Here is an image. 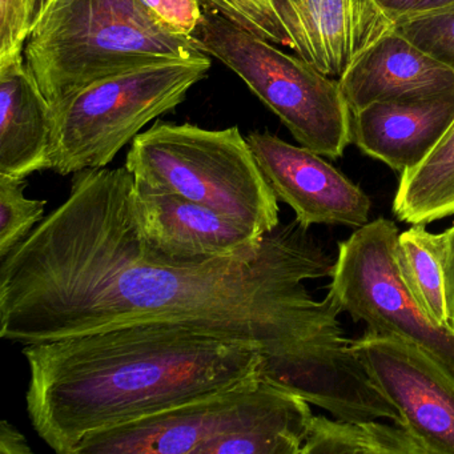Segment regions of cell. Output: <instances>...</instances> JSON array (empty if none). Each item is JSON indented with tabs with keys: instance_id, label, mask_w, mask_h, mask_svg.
<instances>
[{
	"instance_id": "obj_1",
	"label": "cell",
	"mask_w": 454,
	"mask_h": 454,
	"mask_svg": "<svg viewBox=\"0 0 454 454\" xmlns=\"http://www.w3.org/2000/svg\"><path fill=\"white\" fill-rule=\"evenodd\" d=\"M331 256L296 220L239 259L168 256L145 238L134 175L74 174L62 206L0 260V337L30 345L134 324H176L278 355Z\"/></svg>"
},
{
	"instance_id": "obj_2",
	"label": "cell",
	"mask_w": 454,
	"mask_h": 454,
	"mask_svg": "<svg viewBox=\"0 0 454 454\" xmlns=\"http://www.w3.org/2000/svg\"><path fill=\"white\" fill-rule=\"evenodd\" d=\"M22 353L31 425L58 454L260 376L262 363L254 342L160 323L23 345Z\"/></svg>"
},
{
	"instance_id": "obj_3",
	"label": "cell",
	"mask_w": 454,
	"mask_h": 454,
	"mask_svg": "<svg viewBox=\"0 0 454 454\" xmlns=\"http://www.w3.org/2000/svg\"><path fill=\"white\" fill-rule=\"evenodd\" d=\"M23 54L52 107L111 76L208 57L195 38L167 30L142 0H52Z\"/></svg>"
},
{
	"instance_id": "obj_4",
	"label": "cell",
	"mask_w": 454,
	"mask_h": 454,
	"mask_svg": "<svg viewBox=\"0 0 454 454\" xmlns=\"http://www.w3.org/2000/svg\"><path fill=\"white\" fill-rule=\"evenodd\" d=\"M309 403L260 376L87 438L76 454H301Z\"/></svg>"
},
{
	"instance_id": "obj_5",
	"label": "cell",
	"mask_w": 454,
	"mask_h": 454,
	"mask_svg": "<svg viewBox=\"0 0 454 454\" xmlns=\"http://www.w3.org/2000/svg\"><path fill=\"white\" fill-rule=\"evenodd\" d=\"M126 168L140 187L209 207L260 235L280 225L278 199L238 126L206 129L156 121L132 140Z\"/></svg>"
},
{
	"instance_id": "obj_6",
	"label": "cell",
	"mask_w": 454,
	"mask_h": 454,
	"mask_svg": "<svg viewBox=\"0 0 454 454\" xmlns=\"http://www.w3.org/2000/svg\"><path fill=\"white\" fill-rule=\"evenodd\" d=\"M193 38L232 70L308 150L337 159L350 142L352 111L339 81L254 35L206 4Z\"/></svg>"
},
{
	"instance_id": "obj_7",
	"label": "cell",
	"mask_w": 454,
	"mask_h": 454,
	"mask_svg": "<svg viewBox=\"0 0 454 454\" xmlns=\"http://www.w3.org/2000/svg\"><path fill=\"white\" fill-rule=\"evenodd\" d=\"M211 66L208 55L137 68L97 82L55 106L52 171L67 176L106 168L153 119L179 106Z\"/></svg>"
},
{
	"instance_id": "obj_8",
	"label": "cell",
	"mask_w": 454,
	"mask_h": 454,
	"mask_svg": "<svg viewBox=\"0 0 454 454\" xmlns=\"http://www.w3.org/2000/svg\"><path fill=\"white\" fill-rule=\"evenodd\" d=\"M398 235L392 220L379 217L339 243L328 292L366 331L416 342L454 372V331L435 326L417 304L398 265Z\"/></svg>"
},
{
	"instance_id": "obj_9",
	"label": "cell",
	"mask_w": 454,
	"mask_h": 454,
	"mask_svg": "<svg viewBox=\"0 0 454 454\" xmlns=\"http://www.w3.org/2000/svg\"><path fill=\"white\" fill-rule=\"evenodd\" d=\"M366 372L427 454H454V372L421 345L366 331L352 340Z\"/></svg>"
},
{
	"instance_id": "obj_10",
	"label": "cell",
	"mask_w": 454,
	"mask_h": 454,
	"mask_svg": "<svg viewBox=\"0 0 454 454\" xmlns=\"http://www.w3.org/2000/svg\"><path fill=\"white\" fill-rule=\"evenodd\" d=\"M247 140L276 198L294 209L300 227L369 223L371 199L323 156L270 132H251Z\"/></svg>"
},
{
	"instance_id": "obj_11",
	"label": "cell",
	"mask_w": 454,
	"mask_h": 454,
	"mask_svg": "<svg viewBox=\"0 0 454 454\" xmlns=\"http://www.w3.org/2000/svg\"><path fill=\"white\" fill-rule=\"evenodd\" d=\"M278 44L340 81L395 23L373 0H267Z\"/></svg>"
},
{
	"instance_id": "obj_12",
	"label": "cell",
	"mask_w": 454,
	"mask_h": 454,
	"mask_svg": "<svg viewBox=\"0 0 454 454\" xmlns=\"http://www.w3.org/2000/svg\"><path fill=\"white\" fill-rule=\"evenodd\" d=\"M137 188L143 232L155 248L185 260L239 259L256 254L264 236L246 223L174 193Z\"/></svg>"
},
{
	"instance_id": "obj_13",
	"label": "cell",
	"mask_w": 454,
	"mask_h": 454,
	"mask_svg": "<svg viewBox=\"0 0 454 454\" xmlns=\"http://www.w3.org/2000/svg\"><path fill=\"white\" fill-rule=\"evenodd\" d=\"M454 121V91L372 103L352 113L350 142L395 171L419 167Z\"/></svg>"
},
{
	"instance_id": "obj_14",
	"label": "cell",
	"mask_w": 454,
	"mask_h": 454,
	"mask_svg": "<svg viewBox=\"0 0 454 454\" xmlns=\"http://www.w3.org/2000/svg\"><path fill=\"white\" fill-rule=\"evenodd\" d=\"M350 111L372 103L454 91V73L395 30L377 39L339 81Z\"/></svg>"
},
{
	"instance_id": "obj_15",
	"label": "cell",
	"mask_w": 454,
	"mask_h": 454,
	"mask_svg": "<svg viewBox=\"0 0 454 454\" xmlns=\"http://www.w3.org/2000/svg\"><path fill=\"white\" fill-rule=\"evenodd\" d=\"M54 111L25 54L0 59V175L26 179L51 169Z\"/></svg>"
},
{
	"instance_id": "obj_16",
	"label": "cell",
	"mask_w": 454,
	"mask_h": 454,
	"mask_svg": "<svg viewBox=\"0 0 454 454\" xmlns=\"http://www.w3.org/2000/svg\"><path fill=\"white\" fill-rule=\"evenodd\" d=\"M393 214L411 225L454 215V121L419 167L401 174Z\"/></svg>"
},
{
	"instance_id": "obj_17",
	"label": "cell",
	"mask_w": 454,
	"mask_h": 454,
	"mask_svg": "<svg viewBox=\"0 0 454 454\" xmlns=\"http://www.w3.org/2000/svg\"><path fill=\"white\" fill-rule=\"evenodd\" d=\"M442 232L414 224L398 235L395 254L406 286L427 317L441 329H450L443 273Z\"/></svg>"
},
{
	"instance_id": "obj_18",
	"label": "cell",
	"mask_w": 454,
	"mask_h": 454,
	"mask_svg": "<svg viewBox=\"0 0 454 454\" xmlns=\"http://www.w3.org/2000/svg\"><path fill=\"white\" fill-rule=\"evenodd\" d=\"M301 454H427L401 425L313 417Z\"/></svg>"
},
{
	"instance_id": "obj_19",
	"label": "cell",
	"mask_w": 454,
	"mask_h": 454,
	"mask_svg": "<svg viewBox=\"0 0 454 454\" xmlns=\"http://www.w3.org/2000/svg\"><path fill=\"white\" fill-rule=\"evenodd\" d=\"M26 179L0 175V260L6 259L43 222L46 200L26 196Z\"/></svg>"
},
{
	"instance_id": "obj_20",
	"label": "cell",
	"mask_w": 454,
	"mask_h": 454,
	"mask_svg": "<svg viewBox=\"0 0 454 454\" xmlns=\"http://www.w3.org/2000/svg\"><path fill=\"white\" fill-rule=\"evenodd\" d=\"M393 27L454 73V6L401 20Z\"/></svg>"
},
{
	"instance_id": "obj_21",
	"label": "cell",
	"mask_w": 454,
	"mask_h": 454,
	"mask_svg": "<svg viewBox=\"0 0 454 454\" xmlns=\"http://www.w3.org/2000/svg\"><path fill=\"white\" fill-rule=\"evenodd\" d=\"M148 12L167 30L193 38L204 17V0H142Z\"/></svg>"
},
{
	"instance_id": "obj_22",
	"label": "cell",
	"mask_w": 454,
	"mask_h": 454,
	"mask_svg": "<svg viewBox=\"0 0 454 454\" xmlns=\"http://www.w3.org/2000/svg\"><path fill=\"white\" fill-rule=\"evenodd\" d=\"M27 38L26 0H0V59L23 54Z\"/></svg>"
},
{
	"instance_id": "obj_23",
	"label": "cell",
	"mask_w": 454,
	"mask_h": 454,
	"mask_svg": "<svg viewBox=\"0 0 454 454\" xmlns=\"http://www.w3.org/2000/svg\"><path fill=\"white\" fill-rule=\"evenodd\" d=\"M393 23L454 6V0H373Z\"/></svg>"
},
{
	"instance_id": "obj_24",
	"label": "cell",
	"mask_w": 454,
	"mask_h": 454,
	"mask_svg": "<svg viewBox=\"0 0 454 454\" xmlns=\"http://www.w3.org/2000/svg\"><path fill=\"white\" fill-rule=\"evenodd\" d=\"M443 273L449 307V325L454 331V224L443 231Z\"/></svg>"
},
{
	"instance_id": "obj_25",
	"label": "cell",
	"mask_w": 454,
	"mask_h": 454,
	"mask_svg": "<svg viewBox=\"0 0 454 454\" xmlns=\"http://www.w3.org/2000/svg\"><path fill=\"white\" fill-rule=\"evenodd\" d=\"M27 438L12 422H0V454H31Z\"/></svg>"
},
{
	"instance_id": "obj_26",
	"label": "cell",
	"mask_w": 454,
	"mask_h": 454,
	"mask_svg": "<svg viewBox=\"0 0 454 454\" xmlns=\"http://www.w3.org/2000/svg\"><path fill=\"white\" fill-rule=\"evenodd\" d=\"M52 0H26V18H27L28 35H30L42 15L46 12Z\"/></svg>"
},
{
	"instance_id": "obj_27",
	"label": "cell",
	"mask_w": 454,
	"mask_h": 454,
	"mask_svg": "<svg viewBox=\"0 0 454 454\" xmlns=\"http://www.w3.org/2000/svg\"><path fill=\"white\" fill-rule=\"evenodd\" d=\"M208 6L212 9L217 10L220 14L228 17L230 14L231 7H232V0H204Z\"/></svg>"
}]
</instances>
